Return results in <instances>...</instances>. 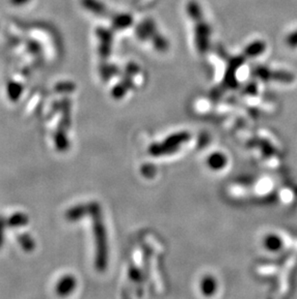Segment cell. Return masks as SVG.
Instances as JSON below:
<instances>
[{"label": "cell", "mask_w": 297, "mask_h": 299, "mask_svg": "<svg viewBox=\"0 0 297 299\" xmlns=\"http://www.w3.org/2000/svg\"><path fill=\"white\" fill-rule=\"evenodd\" d=\"M19 241L21 243V247L23 248L24 250L26 251H31L32 249H34L35 247V243H34V240L31 238L30 236L28 235H21L20 238H19Z\"/></svg>", "instance_id": "cell-8"}, {"label": "cell", "mask_w": 297, "mask_h": 299, "mask_svg": "<svg viewBox=\"0 0 297 299\" xmlns=\"http://www.w3.org/2000/svg\"><path fill=\"white\" fill-rule=\"evenodd\" d=\"M94 220V229L97 238L98 246V256H97V265L98 269L103 270L106 265V236L104 226L100 215V208L95 205V212L93 214Z\"/></svg>", "instance_id": "cell-1"}, {"label": "cell", "mask_w": 297, "mask_h": 299, "mask_svg": "<svg viewBox=\"0 0 297 299\" xmlns=\"http://www.w3.org/2000/svg\"><path fill=\"white\" fill-rule=\"evenodd\" d=\"M257 75L264 80H274L283 83H290L294 80V76L291 73L284 70H270L266 67H260L257 69Z\"/></svg>", "instance_id": "cell-2"}, {"label": "cell", "mask_w": 297, "mask_h": 299, "mask_svg": "<svg viewBox=\"0 0 297 299\" xmlns=\"http://www.w3.org/2000/svg\"><path fill=\"white\" fill-rule=\"evenodd\" d=\"M74 286H75L74 279L68 276V277L61 279V281L59 282V284L57 286V291L61 295H66L69 292H71V290H72V289L74 288Z\"/></svg>", "instance_id": "cell-5"}, {"label": "cell", "mask_w": 297, "mask_h": 299, "mask_svg": "<svg viewBox=\"0 0 297 299\" xmlns=\"http://www.w3.org/2000/svg\"><path fill=\"white\" fill-rule=\"evenodd\" d=\"M267 44L263 41H256L252 43L246 48L245 52L249 56H258L266 52Z\"/></svg>", "instance_id": "cell-4"}, {"label": "cell", "mask_w": 297, "mask_h": 299, "mask_svg": "<svg viewBox=\"0 0 297 299\" xmlns=\"http://www.w3.org/2000/svg\"><path fill=\"white\" fill-rule=\"evenodd\" d=\"M4 222H3V219L0 218V246H1V243L3 242V236H4Z\"/></svg>", "instance_id": "cell-11"}, {"label": "cell", "mask_w": 297, "mask_h": 299, "mask_svg": "<svg viewBox=\"0 0 297 299\" xmlns=\"http://www.w3.org/2000/svg\"><path fill=\"white\" fill-rule=\"evenodd\" d=\"M208 164L213 169H222L226 164L225 157L222 154L213 155L208 160Z\"/></svg>", "instance_id": "cell-7"}, {"label": "cell", "mask_w": 297, "mask_h": 299, "mask_svg": "<svg viewBox=\"0 0 297 299\" xmlns=\"http://www.w3.org/2000/svg\"><path fill=\"white\" fill-rule=\"evenodd\" d=\"M215 288H216V284H215L214 280L211 278L205 279L204 284H203V288H202L204 292L206 294H210L214 292Z\"/></svg>", "instance_id": "cell-10"}, {"label": "cell", "mask_w": 297, "mask_h": 299, "mask_svg": "<svg viewBox=\"0 0 297 299\" xmlns=\"http://www.w3.org/2000/svg\"><path fill=\"white\" fill-rule=\"evenodd\" d=\"M285 43L288 48L290 49H296L297 48V29L290 32L286 36Z\"/></svg>", "instance_id": "cell-9"}, {"label": "cell", "mask_w": 297, "mask_h": 299, "mask_svg": "<svg viewBox=\"0 0 297 299\" xmlns=\"http://www.w3.org/2000/svg\"><path fill=\"white\" fill-rule=\"evenodd\" d=\"M28 222V218L23 213H16L9 219V225L12 227H22L26 225Z\"/></svg>", "instance_id": "cell-6"}, {"label": "cell", "mask_w": 297, "mask_h": 299, "mask_svg": "<svg viewBox=\"0 0 297 299\" xmlns=\"http://www.w3.org/2000/svg\"><path fill=\"white\" fill-rule=\"evenodd\" d=\"M283 245H284L283 240L279 236L274 235V234L268 235L264 239V246L266 247L267 250L270 251V252H273V253L279 252L283 248Z\"/></svg>", "instance_id": "cell-3"}]
</instances>
